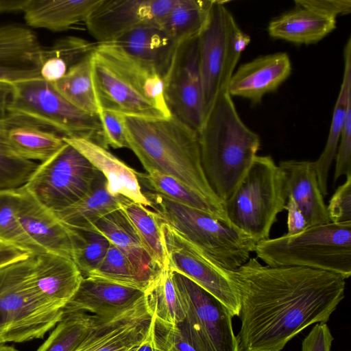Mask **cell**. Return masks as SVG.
Listing matches in <instances>:
<instances>
[{"label": "cell", "mask_w": 351, "mask_h": 351, "mask_svg": "<svg viewBox=\"0 0 351 351\" xmlns=\"http://www.w3.org/2000/svg\"><path fill=\"white\" fill-rule=\"evenodd\" d=\"M226 271L239 302L237 351H281L308 326L326 323L345 297L346 280L326 271L256 258Z\"/></svg>", "instance_id": "1"}, {"label": "cell", "mask_w": 351, "mask_h": 351, "mask_svg": "<svg viewBox=\"0 0 351 351\" xmlns=\"http://www.w3.org/2000/svg\"><path fill=\"white\" fill-rule=\"evenodd\" d=\"M124 125L128 149L147 173L156 171L169 175L208 201L224 206L205 176L195 130L172 114L124 116Z\"/></svg>", "instance_id": "2"}, {"label": "cell", "mask_w": 351, "mask_h": 351, "mask_svg": "<svg viewBox=\"0 0 351 351\" xmlns=\"http://www.w3.org/2000/svg\"><path fill=\"white\" fill-rule=\"evenodd\" d=\"M198 136L205 176L214 193L224 202L257 156L260 137L241 120L227 90L215 99Z\"/></svg>", "instance_id": "3"}, {"label": "cell", "mask_w": 351, "mask_h": 351, "mask_svg": "<svg viewBox=\"0 0 351 351\" xmlns=\"http://www.w3.org/2000/svg\"><path fill=\"white\" fill-rule=\"evenodd\" d=\"M93 80L101 112L124 116L169 117L162 77L110 43L97 44L92 54Z\"/></svg>", "instance_id": "4"}, {"label": "cell", "mask_w": 351, "mask_h": 351, "mask_svg": "<svg viewBox=\"0 0 351 351\" xmlns=\"http://www.w3.org/2000/svg\"><path fill=\"white\" fill-rule=\"evenodd\" d=\"M34 263L32 255L0 268V345L42 339L64 316L36 288Z\"/></svg>", "instance_id": "5"}, {"label": "cell", "mask_w": 351, "mask_h": 351, "mask_svg": "<svg viewBox=\"0 0 351 351\" xmlns=\"http://www.w3.org/2000/svg\"><path fill=\"white\" fill-rule=\"evenodd\" d=\"M254 252L267 266H296L351 276V221L307 227L256 243Z\"/></svg>", "instance_id": "6"}, {"label": "cell", "mask_w": 351, "mask_h": 351, "mask_svg": "<svg viewBox=\"0 0 351 351\" xmlns=\"http://www.w3.org/2000/svg\"><path fill=\"white\" fill-rule=\"evenodd\" d=\"M287 198L282 169L271 156L257 155L223 203L230 226L258 242L269 239Z\"/></svg>", "instance_id": "7"}, {"label": "cell", "mask_w": 351, "mask_h": 351, "mask_svg": "<svg viewBox=\"0 0 351 351\" xmlns=\"http://www.w3.org/2000/svg\"><path fill=\"white\" fill-rule=\"evenodd\" d=\"M159 218L220 266L235 270L254 252L256 241L217 219L155 192H143Z\"/></svg>", "instance_id": "8"}, {"label": "cell", "mask_w": 351, "mask_h": 351, "mask_svg": "<svg viewBox=\"0 0 351 351\" xmlns=\"http://www.w3.org/2000/svg\"><path fill=\"white\" fill-rule=\"evenodd\" d=\"M7 112L39 124L62 137L84 138L108 147L99 115L77 108L42 78L12 86Z\"/></svg>", "instance_id": "9"}, {"label": "cell", "mask_w": 351, "mask_h": 351, "mask_svg": "<svg viewBox=\"0 0 351 351\" xmlns=\"http://www.w3.org/2000/svg\"><path fill=\"white\" fill-rule=\"evenodd\" d=\"M225 1L214 0L207 24L197 38L204 117L227 88L250 37L238 25Z\"/></svg>", "instance_id": "10"}, {"label": "cell", "mask_w": 351, "mask_h": 351, "mask_svg": "<svg viewBox=\"0 0 351 351\" xmlns=\"http://www.w3.org/2000/svg\"><path fill=\"white\" fill-rule=\"evenodd\" d=\"M101 173L77 149L67 143L38 165L27 191L53 214L75 203L94 186Z\"/></svg>", "instance_id": "11"}, {"label": "cell", "mask_w": 351, "mask_h": 351, "mask_svg": "<svg viewBox=\"0 0 351 351\" xmlns=\"http://www.w3.org/2000/svg\"><path fill=\"white\" fill-rule=\"evenodd\" d=\"M172 271L184 313L178 324L197 351H237L230 310L183 274Z\"/></svg>", "instance_id": "12"}, {"label": "cell", "mask_w": 351, "mask_h": 351, "mask_svg": "<svg viewBox=\"0 0 351 351\" xmlns=\"http://www.w3.org/2000/svg\"><path fill=\"white\" fill-rule=\"evenodd\" d=\"M159 225L169 268L195 282L238 317V298L226 269L160 218Z\"/></svg>", "instance_id": "13"}, {"label": "cell", "mask_w": 351, "mask_h": 351, "mask_svg": "<svg viewBox=\"0 0 351 351\" xmlns=\"http://www.w3.org/2000/svg\"><path fill=\"white\" fill-rule=\"evenodd\" d=\"M197 38L179 44L163 83L171 114L198 132L204 119V107Z\"/></svg>", "instance_id": "14"}, {"label": "cell", "mask_w": 351, "mask_h": 351, "mask_svg": "<svg viewBox=\"0 0 351 351\" xmlns=\"http://www.w3.org/2000/svg\"><path fill=\"white\" fill-rule=\"evenodd\" d=\"M176 0H100L85 25L97 44L114 41L147 23H159Z\"/></svg>", "instance_id": "15"}, {"label": "cell", "mask_w": 351, "mask_h": 351, "mask_svg": "<svg viewBox=\"0 0 351 351\" xmlns=\"http://www.w3.org/2000/svg\"><path fill=\"white\" fill-rule=\"evenodd\" d=\"M153 313L145 295L121 313L111 316L93 315L89 332L73 351H134L147 334Z\"/></svg>", "instance_id": "16"}, {"label": "cell", "mask_w": 351, "mask_h": 351, "mask_svg": "<svg viewBox=\"0 0 351 351\" xmlns=\"http://www.w3.org/2000/svg\"><path fill=\"white\" fill-rule=\"evenodd\" d=\"M43 47L29 27L16 23L0 25V84H15L40 76Z\"/></svg>", "instance_id": "17"}, {"label": "cell", "mask_w": 351, "mask_h": 351, "mask_svg": "<svg viewBox=\"0 0 351 351\" xmlns=\"http://www.w3.org/2000/svg\"><path fill=\"white\" fill-rule=\"evenodd\" d=\"M145 291L103 278L86 276L64 307V315L90 312L97 316H111L136 304Z\"/></svg>", "instance_id": "18"}, {"label": "cell", "mask_w": 351, "mask_h": 351, "mask_svg": "<svg viewBox=\"0 0 351 351\" xmlns=\"http://www.w3.org/2000/svg\"><path fill=\"white\" fill-rule=\"evenodd\" d=\"M291 73V63L287 53L261 56L243 64L234 72L227 91L231 97L258 104L266 94L276 90Z\"/></svg>", "instance_id": "19"}, {"label": "cell", "mask_w": 351, "mask_h": 351, "mask_svg": "<svg viewBox=\"0 0 351 351\" xmlns=\"http://www.w3.org/2000/svg\"><path fill=\"white\" fill-rule=\"evenodd\" d=\"M16 217L27 236L44 252L72 259L69 228L53 213L40 204L24 186H21V199Z\"/></svg>", "instance_id": "20"}, {"label": "cell", "mask_w": 351, "mask_h": 351, "mask_svg": "<svg viewBox=\"0 0 351 351\" xmlns=\"http://www.w3.org/2000/svg\"><path fill=\"white\" fill-rule=\"evenodd\" d=\"M0 134L10 152L32 161L44 162L66 144L60 134L8 112L0 121Z\"/></svg>", "instance_id": "21"}, {"label": "cell", "mask_w": 351, "mask_h": 351, "mask_svg": "<svg viewBox=\"0 0 351 351\" xmlns=\"http://www.w3.org/2000/svg\"><path fill=\"white\" fill-rule=\"evenodd\" d=\"M82 153L104 176L108 192L145 207L150 203L142 191L137 172L105 148L93 141L62 137Z\"/></svg>", "instance_id": "22"}, {"label": "cell", "mask_w": 351, "mask_h": 351, "mask_svg": "<svg viewBox=\"0 0 351 351\" xmlns=\"http://www.w3.org/2000/svg\"><path fill=\"white\" fill-rule=\"evenodd\" d=\"M108 43L154 68L162 79L179 45L158 23L142 25Z\"/></svg>", "instance_id": "23"}, {"label": "cell", "mask_w": 351, "mask_h": 351, "mask_svg": "<svg viewBox=\"0 0 351 351\" xmlns=\"http://www.w3.org/2000/svg\"><path fill=\"white\" fill-rule=\"evenodd\" d=\"M278 166L285 175L287 196L301 210L308 227L330 222L313 162L289 160Z\"/></svg>", "instance_id": "24"}, {"label": "cell", "mask_w": 351, "mask_h": 351, "mask_svg": "<svg viewBox=\"0 0 351 351\" xmlns=\"http://www.w3.org/2000/svg\"><path fill=\"white\" fill-rule=\"evenodd\" d=\"M33 278L36 288L45 298L64 307L83 276L72 259L44 252L35 255Z\"/></svg>", "instance_id": "25"}, {"label": "cell", "mask_w": 351, "mask_h": 351, "mask_svg": "<svg viewBox=\"0 0 351 351\" xmlns=\"http://www.w3.org/2000/svg\"><path fill=\"white\" fill-rule=\"evenodd\" d=\"M336 19L308 7L294 8L274 19L268 25L270 36L298 45L319 42L336 28Z\"/></svg>", "instance_id": "26"}, {"label": "cell", "mask_w": 351, "mask_h": 351, "mask_svg": "<svg viewBox=\"0 0 351 351\" xmlns=\"http://www.w3.org/2000/svg\"><path fill=\"white\" fill-rule=\"evenodd\" d=\"M88 230L104 235L130 259L138 272L150 283L161 270L153 264L120 208L100 217Z\"/></svg>", "instance_id": "27"}, {"label": "cell", "mask_w": 351, "mask_h": 351, "mask_svg": "<svg viewBox=\"0 0 351 351\" xmlns=\"http://www.w3.org/2000/svg\"><path fill=\"white\" fill-rule=\"evenodd\" d=\"M100 0H29L24 19L32 27L62 32L86 21Z\"/></svg>", "instance_id": "28"}, {"label": "cell", "mask_w": 351, "mask_h": 351, "mask_svg": "<svg viewBox=\"0 0 351 351\" xmlns=\"http://www.w3.org/2000/svg\"><path fill=\"white\" fill-rule=\"evenodd\" d=\"M344 70L341 88L335 104L330 127L326 145L319 158L313 162L320 191L324 197L328 195L329 171L335 158L346 113L351 106V38L343 51Z\"/></svg>", "instance_id": "29"}, {"label": "cell", "mask_w": 351, "mask_h": 351, "mask_svg": "<svg viewBox=\"0 0 351 351\" xmlns=\"http://www.w3.org/2000/svg\"><path fill=\"white\" fill-rule=\"evenodd\" d=\"M122 197L108 192L106 180L101 174L85 196L54 215L68 228L88 230L100 217L119 208Z\"/></svg>", "instance_id": "30"}, {"label": "cell", "mask_w": 351, "mask_h": 351, "mask_svg": "<svg viewBox=\"0 0 351 351\" xmlns=\"http://www.w3.org/2000/svg\"><path fill=\"white\" fill-rule=\"evenodd\" d=\"M137 176L139 182L143 183L149 191L159 193L172 201L204 212L231 226L224 206L208 201L176 178L156 171L147 173L137 172Z\"/></svg>", "instance_id": "31"}, {"label": "cell", "mask_w": 351, "mask_h": 351, "mask_svg": "<svg viewBox=\"0 0 351 351\" xmlns=\"http://www.w3.org/2000/svg\"><path fill=\"white\" fill-rule=\"evenodd\" d=\"M214 0H176L160 26L178 44L199 36L208 21Z\"/></svg>", "instance_id": "32"}, {"label": "cell", "mask_w": 351, "mask_h": 351, "mask_svg": "<svg viewBox=\"0 0 351 351\" xmlns=\"http://www.w3.org/2000/svg\"><path fill=\"white\" fill-rule=\"evenodd\" d=\"M119 204L153 264L159 269L167 266L158 215L145 206L123 197Z\"/></svg>", "instance_id": "33"}, {"label": "cell", "mask_w": 351, "mask_h": 351, "mask_svg": "<svg viewBox=\"0 0 351 351\" xmlns=\"http://www.w3.org/2000/svg\"><path fill=\"white\" fill-rule=\"evenodd\" d=\"M97 44L76 36H66L44 48L42 55L40 76L53 84L62 78L75 64L90 56Z\"/></svg>", "instance_id": "34"}, {"label": "cell", "mask_w": 351, "mask_h": 351, "mask_svg": "<svg viewBox=\"0 0 351 351\" xmlns=\"http://www.w3.org/2000/svg\"><path fill=\"white\" fill-rule=\"evenodd\" d=\"M92 54L73 66L62 78L51 84L77 108L92 115H99L101 110L93 80Z\"/></svg>", "instance_id": "35"}, {"label": "cell", "mask_w": 351, "mask_h": 351, "mask_svg": "<svg viewBox=\"0 0 351 351\" xmlns=\"http://www.w3.org/2000/svg\"><path fill=\"white\" fill-rule=\"evenodd\" d=\"M145 292L158 317L175 324L183 321L184 313L169 265L159 271Z\"/></svg>", "instance_id": "36"}, {"label": "cell", "mask_w": 351, "mask_h": 351, "mask_svg": "<svg viewBox=\"0 0 351 351\" xmlns=\"http://www.w3.org/2000/svg\"><path fill=\"white\" fill-rule=\"evenodd\" d=\"M11 86L0 84V121L7 113ZM39 164L14 155L6 147L0 134V190L24 186Z\"/></svg>", "instance_id": "37"}, {"label": "cell", "mask_w": 351, "mask_h": 351, "mask_svg": "<svg viewBox=\"0 0 351 351\" xmlns=\"http://www.w3.org/2000/svg\"><path fill=\"white\" fill-rule=\"evenodd\" d=\"M21 187L0 190V240L37 255L44 252L27 236L16 217Z\"/></svg>", "instance_id": "38"}, {"label": "cell", "mask_w": 351, "mask_h": 351, "mask_svg": "<svg viewBox=\"0 0 351 351\" xmlns=\"http://www.w3.org/2000/svg\"><path fill=\"white\" fill-rule=\"evenodd\" d=\"M93 315L78 312L64 314L37 351H73L89 332Z\"/></svg>", "instance_id": "39"}, {"label": "cell", "mask_w": 351, "mask_h": 351, "mask_svg": "<svg viewBox=\"0 0 351 351\" xmlns=\"http://www.w3.org/2000/svg\"><path fill=\"white\" fill-rule=\"evenodd\" d=\"M69 228L73 247L72 260L82 276H88L101 263L110 243L95 231Z\"/></svg>", "instance_id": "40"}, {"label": "cell", "mask_w": 351, "mask_h": 351, "mask_svg": "<svg viewBox=\"0 0 351 351\" xmlns=\"http://www.w3.org/2000/svg\"><path fill=\"white\" fill-rule=\"evenodd\" d=\"M88 276L103 278L145 291L150 285L138 272L130 259L112 243L101 263Z\"/></svg>", "instance_id": "41"}, {"label": "cell", "mask_w": 351, "mask_h": 351, "mask_svg": "<svg viewBox=\"0 0 351 351\" xmlns=\"http://www.w3.org/2000/svg\"><path fill=\"white\" fill-rule=\"evenodd\" d=\"M153 337L156 351H197L178 324L158 317L155 313Z\"/></svg>", "instance_id": "42"}, {"label": "cell", "mask_w": 351, "mask_h": 351, "mask_svg": "<svg viewBox=\"0 0 351 351\" xmlns=\"http://www.w3.org/2000/svg\"><path fill=\"white\" fill-rule=\"evenodd\" d=\"M330 222L351 221V174L339 186L326 206Z\"/></svg>", "instance_id": "43"}, {"label": "cell", "mask_w": 351, "mask_h": 351, "mask_svg": "<svg viewBox=\"0 0 351 351\" xmlns=\"http://www.w3.org/2000/svg\"><path fill=\"white\" fill-rule=\"evenodd\" d=\"M334 182L351 174V106L348 108L335 156Z\"/></svg>", "instance_id": "44"}, {"label": "cell", "mask_w": 351, "mask_h": 351, "mask_svg": "<svg viewBox=\"0 0 351 351\" xmlns=\"http://www.w3.org/2000/svg\"><path fill=\"white\" fill-rule=\"evenodd\" d=\"M108 147L114 149L128 148L124 115L109 110H102L99 114Z\"/></svg>", "instance_id": "45"}, {"label": "cell", "mask_w": 351, "mask_h": 351, "mask_svg": "<svg viewBox=\"0 0 351 351\" xmlns=\"http://www.w3.org/2000/svg\"><path fill=\"white\" fill-rule=\"evenodd\" d=\"M334 337L326 323H316L302 342V351H330Z\"/></svg>", "instance_id": "46"}, {"label": "cell", "mask_w": 351, "mask_h": 351, "mask_svg": "<svg viewBox=\"0 0 351 351\" xmlns=\"http://www.w3.org/2000/svg\"><path fill=\"white\" fill-rule=\"evenodd\" d=\"M295 4L308 7L325 15L337 19L351 12L350 0H296Z\"/></svg>", "instance_id": "47"}, {"label": "cell", "mask_w": 351, "mask_h": 351, "mask_svg": "<svg viewBox=\"0 0 351 351\" xmlns=\"http://www.w3.org/2000/svg\"><path fill=\"white\" fill-rule=\"evenodd\" d=\"M285 210H287V234H296L308 227L304 214L291 196L287 198Z\"/></svg>", "instance_id": "48"}, {"label": "cell", "mask_w": 351, "mask_h": 351, "mask_svg": "<svg viewBox=\"0 0 351 351\" xmlns=\"http://www.w3.org/2000/svg\"><path fill=\"white\" fill-rule=\"evenodd\" d=\"M31 256L29 252L0 240V268Z\"/></svg>", "instance_id": "49"}, {"label": "cell", "mask_w": 351, "mask_h": 351, "mask_svg": "<svg viewBox=\"0 0 351 351\" xmlns=\"http://www.w3.org/2000/svg\"><path fill=\"white\" fill-rule=\"evenodd\" d=\"M29 0H0V14L24 12Z\"/></svg>", "instance_id": "50"}, {"label": "cell", "mask_w": 351, "mask_h": 351, "mask_svg": "<svg viewBox=\"0 0 351 351\" xmlns=\"http://www.w3.org/2000/svg\"><path fill=\"white\" fill-rule=\"evenodd\" d=\"M154 313L147 335L134 351H156L153 337Z\"/></svg>", "instance_id": "51"}, {"label": "cell", "mask_w": 351, "mask_h": 351, "mask_svg": "<svg viewBox=\"0 0 351 351\" xmlns=\"http://www.w3.org/2000/svg\"><path fill=\"white\" fill-rule=\"evenodd\" d=\"M0 351H18V350L12 346L0 345Z\"/></svg>", "instance_id": "52"}]
</instances>
